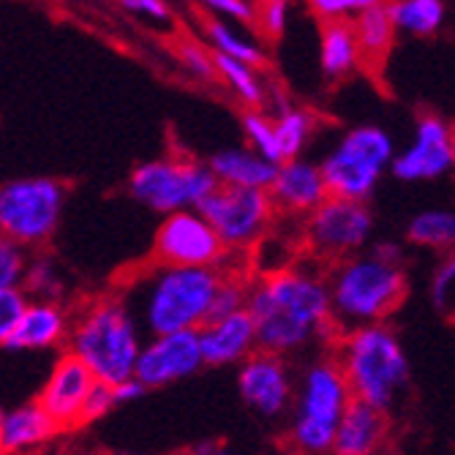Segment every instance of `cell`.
<instances>
[{"instance_id": "6da1fadb", "label": "cell", "mask_w": 455, "mask_h": 455, "mask_svg": "<svg viewBox=\"0 0 455 455\" xmlns=\"http://www.w3.org/2000/svg\"><path fill=\"white\" fill-rule=\"evenodd\" d=\"M245 311L254 322L259 352L283 360L336 336L324 267L314 262L262 273L248 286Z\"/></svg>"}, {"instance_id": "7a4b0ae2", "label": "cell", "mask_w": 455, "mask_h": 455, "mask_svg": "<svg viewBox=\"0 0 455 455\" xmlns=\"http://www.w3.org/2000/svg\"><path fill=\"white\" fill-rule=\"evenodd\" d=\"M224 275V267H170L153 262L129 278L120 298L145 339L196 333L213 316Z\"/></svg>"}, {"instance_id": "3957f363", "label": "cell", "mask_w": 455, "mask_h": 455, "mask_svg": "<svg viewBox=\"0 0 455 455\" xmlns=\"http://www.w3.org/2000/svg\"><path fill=\"white\" fill-rule=\"evenodd\" d=\"M336 333L387 322L409 292L403 254L395 243H377L324 270Z\"/></svg>"}, {"instance_id": "277c9868", "label": "cell", "mask_w": 455, "mask_h": 455, "mask_svg": "<svg viewBox=\"0 0 455 455\" xmlns=\"http://www.w3.org/2000/svg\"><path fill=\"white\" fill-rule=\"evenodd\" d=\"M145 333L120 295L99 298L71 316L66 355L85 365L93 379L117 387L134 379Z\"/></svg>"}, {"instance_id": "5b68a950", "label": "cell", "mask_w": 455, "mask_h": 455, "mask_svg": "<svg viewBox=\"0 0 455 455\" xmlns=\"http://www.w3.org/2000/svg\"><path fill=\"white\" fill-rule=\"evenodd\" d=\"M336 360L349 385L352 401L374 406L385 415L401 403L409 390V355L401 336L387 322L341 333Z\"/></svg>"}, {"instance_id": "8992f818", "label": "cell", "mask_w": 455, "mask_h": 455, "mask_svg": "<svg viewBox=\"0 0 455 455\" xmlns=\"http://www.w3.org/2000/svg\"><path fill=\"white\" fill-rule=\"evenodd\" d=\"M349 403L352 393L336 355L308 360L295 379V398L286 415L289 455H333L336 428Z\"/></svg>"}, {"instance_id": "52a82bcc", "label": "cell", "mask_w": 455, "mask_h": 455, "mask_svg": "<svg viewBox=\"0 0 455 455\" xmlns=\"http://www.w3.org/2000/svg\"><path fill=\"white\" fill-rule=\"evenodd\" d=\"M393 158V137L374 123H360L347 129L333 150L319 161V172L330 196L368 202L379 188L385 172H390Z\"/></svg>"}, {"instance_id": "ba28073f", "label": "cell", "mask_w": 455, "mask_h": 455, "mask_svg": "<svg viewBox=\"0 0 455 455\" xmlns=\"http://www.w3.org/2000/svg\"><path fill=\"white\" fill-rule=\"evenodd\" d=\"M216 186L208 164L186 156L142 161L129 178V194L134 202L161 216L196 211Z\"/></svg>"}, {"instance_id": "9c48e42d", "label": "cell", "mask_w": 455, "mask_h": 455, "mask_svg": "<svg viewBox=\"0 0 455 455\" xmlns=\"http://www.w3.org/2000/svg\"><path fill=\"white\" fill-rule=\"evenodd\" d=\"M66 208V186L55 178H17L0 186V235L41 248L52 240Z\"/></svg>"}, {"instance_id": "30bf717a", "label": "cell", "mask_w": 455, "mask_h": 455, "mask_svg": "<svg viewBox=\"0 0 455 455\" xmlns=\"http://www.w3.org/2000/svg\"><path fill=\"white\" fill-rule=\"evenodd\" d=\"M374 227L377 219L368 202L327 196L311 216L303 219L300 237L314 265L333 267L371 248Z\"/></svg>"}, {"instance_id": "8fae6325", "label": "cell", "mask_w": 455, "mask_h": 455, "mask_svg": "<svg viewBox=\"0 0 455 455\" xmlns=\"http://www.w3.org/2000/svg\"><path fill=\"white\" fill-rule=\"evenodd\" d=\"M196 211L213 227L227 251H248L259 245L278 216L267 191L229 186H216Z\"/></svg>"}, {"instance_id": "7c38bea8", "label": "cell", "mask_w": 455, "mask_h": 455, "mask_svg": "<svg viewBox=\"0 0 455 455\" xmlns=\"http://www.w3.org/2000/svg\"><path fill=\"white\" fill-rule=\"evenodd\" d=\"M229 251L199 211L164 216L153 235V262L170 267H224Z\"/></svg>"}, {"instance_id": "4fadbf2b", "label": "cell", "mask_w": 455, "mask_h": 455, "mask_svg": "<svg viewBox=\"0 0 455 455\" xmlns=\"http://www.w3.org/2000/svg\"><path fill=\"white\" fill-rule=\"evenodd\" d=\"M452 132L455 126L436 112H423L415 120L409 142L395 150L390 172L401 183H431L452 172Z\"/></svg>"}, {"instance_id": "5bb4252c", "label": "cell", "mask_w": 455, "mask_h": 455, "mask_svg": "<svg viewBox=\"0 0 455 455\" xmlns=\"http://www.w3.org/2000/svg\"><path fill=\"white\" fill-rule=\"evenodd\" d=\"M237 390L243 403L262 420H281L289 415L295 398V374L283 357L254 352L237 365Z\"/></svg>"}, {"instance_id": "9a60e30c", "label": "cell", "mask_w": 455, "mask_h": 455, "mask_svg": "<svg viewBox=\"0 0 455 455\" xmlns=\"http://www.w3.org/2000/svg\"><path fill=\"white\" fill-rule=\"evenodd\" d=\"M199 368H204V360L196 333L153 336L140 349L134 379L145 390H158L199 374Z\"/></svg>"}, {"instance_id": "2e32d148", "label": "cell", "mask_w": 455, "mask_h": 455, "mask_svg": "<svg viewBox=\"0 0 455 455\" xmlns=\"http://www.w3.org/2000/svg\"><path fill=\"white\" fill-rule=\"evenodd\" d=\"M99 382L93 379L91 371L82 365L79 360H74L71 355H60L50 374L41 385L36 403L50 415V420L60 428V431H74L79 428V418L82 409H85V401L91 398L93 387Z\"/></svg>"}, {"instance_id": "e0dca14e", "label": "cell", "mask_w": 455, "mask_h": 455, "mask_svg": "<svg viewBox=\"0 0 455 455\" xmlns=\"http://www.w3.org/2000/svg\"><path fill=\"white\" fill-rule=\"evenodd\" d=\"M275 213L306 219L330 196L319 164L308 158H292L275 167V178L267 188Z\"/></svg>"}, {"instance_id": "ac0fdd59", "label": "cell", "mask_w": 455, "mask_h": 455, "mask_svg": "<svg viewBox=\"0 0 455 455\" xmlns=\"http://www.w3.org/2000/svg\"><path fill=\"white\" fill-rule=\"evenodd\" d=\"M196 336H199L204 365H213V368L240 365L259 349L254 322L245 308L204 322L196 330Z\"/></svg>"}, {"instance_id": "d6986e66", "label": "cell", "mask_w": 455, "mask_h": 455, "mask_svg": "<svg viewBox=\"0 0 455 455\" xmlns=\"http://www.w3.org/2000/svg\"><path fill=\"white\" fill-rule=\"evenodd\" d=\"M60 434L36 401L20 403L0 415V455H38Z\"/></svg>"}, {"instance_id": "ffe728a7", "label": "cell", "mask_w": 455, "mask_h": 455, "mask_svg": "<svg viewBox=\"0 0 455 455\" xmlns=\"http://www.w3.org/2000/svg\"><path fill=\"white\" fill-rule=\"evenodd\" d=\"M71 314L55 300H30L6 349L14 352H50L66 344Z\"/></svg>"}, {"instance_id": "44dd1931", "label": "cell", "mask_w": 455, "mask_h": 455, "mask_svg": "<svg viewBox=\"0 0 455 455\" xmlns=\"http://www.w3.org/2000/svg\"><path fill=\"white\" fill-rule=\"evenodd\" d=\"M387 444L390 420L385 411L352 401L336 428L333 455H385Z\"/></svg>"}, {"instance_id": "7402d4cb", "label": "cell", "mask_w": 455, "mask_h": 455, "mask_svg": "<svg viewBox=\"0 0 455 455\" xmlns=\"http://www.w3.org/2000/svg\"><path fill=\"white\" fill-rule=\"evenodd\" d=\"M199 12V30H202V41L204 47H208L213 55L219 58H229V60H237V63H245L251 68H259L265 71L267 66V50L265 44L257 38L254 30L248 28H240V25H232V22H224L208 12Z\"/></svg>"}, {"instance_id": "603a6c76", "label": "cell", "mask_w": 455, "mask_h": 455, "mask_svg": "<svg viewBox=\"0 0 455 455\" xmlns=\"http://www.w3.org/2000/svg\"><path fill=\"white\" fill-rule=\"evenodd\" d=\"M352 33L360 50V63L368 74L382 71L387 63L393 44H395V28L387 14V4L382 0H368V4L352 17Z\"/></svg>"}, {"instance_id": "cb8c5ba5", "label": "cell", "mask_w": 455, "mask_h": 455, "mask_svg": "<svg viewBox=\"0 0 455 455\" xmlns=\"http://www.w3.org/2000/svg\"><path fill=\"white\" fill-rule=\"evenodd\" d=\"M208 170L219 186H229V188L267 191L275 178V164L265 161L262 156H257L245 145L221 148L219 153L211 156Z\"/></svg>"}, {"instance_id": "d4e9b609", "label": "cell", "mask_w": 455, "mask_h": 455, "mask_svg": "<svg viewBox=\"0 0 455 455\" xmlns=\"http://www.w3.org/2000/svg\"><path fill=\"white\" fill-rule=\"evenodd\" d=\"M319 68L330 82H341L363 68L352 22L319 25Z\"/></svg>"}, {"instance_id": "484cf974", "label": "cell", "mask_w": 455, "mask_h": 455, "mask_svg": "<svg viewBox=\"0 0 455 455\" xmlns=\"http://www.w3.org/2000/svg\"><path fill=\"white\" fill-rule=\"evenodd\" d=\"M213 63H216V85H224L245 109H265V104H270L273 93L265 79V71L219 55H213Z\"/></svg>"}, {"instance_id": "4316f807", "label": "cell", "mask_w": 455, "mask_h": 455, "mask_svg": "<svg viewBox=\"0 0 455 455\" xmlns=\"http://www.w3.org/2000/svg\"><path fill=\"white\" fill-rule=\"evenodd\" d=\"M406 240L439 257L455 251V208H426L406 224Z\"/></svg>"}, {"instance_id": "83f0119b", "label": "cell", "mask_w": 455, "mask_h": 455, "mask_svg": "<svg viewBox=\"0 0 455 455\" xmlns=\"http://www.w3.org/2000/svg\"><path fill=\"white\" fill-rule=\"evenodd\" d=\"M273 117V132L281 164L303 158V150L308 148L314 132H316V115L311 109L295 107V104H278V112Z\"/></svg>"}, {"instance_id": "f1b7e54d", "label": "cell", "mask_w": 455, "mask_h": 455, "mask_svg": "<svg viewBox=\"0 0 455 455\" xmlns=\"http://www.w3.org/2000/svg\"><path fill=\"white\" fill-rule=\"evenodd\" d=\"M387 14L395 33L431 38L442 30L447 20V6L442 0H395V4H387Z\"/></svg>"}, {"instance_id": "f546056e", "label": "cell", "mask_w": 455, "mask_h": 455, "mask_svg": "<svg viewBox=\"0 0 455 455\" xmlns=\"http://www.w3.org/2000/svg\"><path fill=\"white\" fill-rule=\"evenodd\" d=\"M22 292L30 300H55V303H60L63 273H60L58 262L50 254H44V251L30 254L25 281H22Z\"/></svg>"}, {"instance_id": "4dcf8cb0", "label": "cell", "mask_w": 455, "mask_h": 455, "mask_svg": "<svg viewBox=\"0 0 455 455\" xmlns=\"http://www.w3.org/2000/svg\"><path fill=\"white\" fill-rule=\"evenodd\" d=\"M428 300L444 322L455 324V251L436 262L428 281Z\"/></svg>"}, {"instance_id": "1f68e13d", "label": "cell", "mask_w": 455, "mask_h": 455, "mask_svg": "<svg viewBox=\"0 0 455 455\" xmlns=\"http://www.w3.org/2000/svg\"><path fill=\"white\" fill-rule=\"evenodd\" d=\"M243 134H245V148H251L257 156H262L270 164H281L278 145H275V132H273V117L265 109H245L243 112Z\"/></svg>"}, {"instance_id": "d6a6232c", "label": "cell", "mask_w": 455, "mask_h": 455, "mask_svg": "<svg viewBox=\"0 0 455 455\" xmlns=\"http://www.w3.org/2000/svg\"><path fill=\"white\" fill-rule=\"evenodd\" d=\"M172 50H175V58H178L183 71H188L199 82H211V85H216L213 52L204 47L202 38H196V36H178Z\"/></svg>"}, {"instance_id": "836d02e7", "label": "cell", "mask_w": 455, "mask_h": 455, "mask_svg": "<svg viewBox=\"0 0 455 455\" xmlns=\"http://www.w3.org/2000/svg\"><path fill=\"white\" fill-rule=\"evenodd\" d=\"M30 251L0 235V289H22Z\"/></svg>"}, {"instance_id": "e575fe53", "label": "cell", "mask_w": 455, "mask_h": 455, "mask_svg": "<svg viewBox=\"0 0 455 455\" xmlns=\"http://www.w3.org/2000/svg\"><path fill=\"white\" fill-rule=\"evenodd\" d=\"M289 4L283 0H267V4H257V22H254V33L262 41H278L286 33L289 25Z\"/></svg>"}, {"instance_id": "d590c367", "label": "cell", "mask_w": 455, "mask_h": 455, "mask_svg": "<svg viewBox=\"0 0 455 455\" xmlns=\"http://www.w3.org/2000/svg\"><path fill=\"white\" fill-rule=\"evenodd\" d=\"M28 303H30V298L22 292V289H0V347L4 349L12 341Z\"/></svg>"}, {"instance_id": "8d00e7d4", "label": "cell", "mask_w": 455, "mask_h": 455, "mask_svg": "<svg viewBox=\"0 0 455 455\" xmlns=\"http://www.w3.org/2000/svg\"><path fill=\"white\" fill-rule=\"evenodd\" d=\"M248 286L251 281H245L243 273H229L224 275L221 281V289H219V298H216V306H213V316H227V314H235V311H243L245 308V300H248Z\"/></svg>"}, {"instance_id": "74e56055", "label": "cell", "mask_w": 455, "mask_h": 455, "mask_svg": "<svg viewBox=\"0 0 455 455\" xmlns=\"http://www.w3.org/2000/svg\"><path fill=\"white\" fill-rule=\"evenodd\" d=\"M199 9L248 30H254V22H257V4H251V0H208V4H202Z\"/></svg>"}, {"instance_id": "f35d334b", "label": "cell", "mask_w": 455, "mask_h": 455, "mask_svg": "<svg viewBox=\"0 0 455 455\" xmlns=\"http://www.w3.org/2000/svg\"><path fill=\"white\" fill-rule=\"evenodd\" d=\"M365 4L368 0H311L308 12L319 25H324V22H352V17Z\"/></svg>"}, {"instance_id": "ab89813d", "label": "cell", "mask_w": 455, "mask_h": 455, "mask_svg": "<svg viewBox=\"0 0 455 455\" xmlns=\"http://www.w3.org/2000/svg\"><path fill=\"white\" fill-rule=\"evenodd\" d=\"M120 9L134 14L137 20H142L153 28H172L175 25V12L170 4H164V0H126V4H120Z\"/></svg>"}, {"instance_id": "60d3db41", "label": "cell", "mask_w": 455, "mask_h": 455, "mask_svg": "<svg viewBox=\"0 0 455 455\" xmlns=\"http://www.w3.org/2000/svg\"><path fill=\"white\" fill-rule=\"evenodd\" d=\"M115 409V395H112V387L107 385H96L91 398L85 401V409H82V418H79V428L82 426H93L99 423L101 418H107L109 411Z\"/></svg>"}, {"instance_id": "b9f144b4", "label": "cell", "mask_w": 455, "mask_h": 455, "mask_svg": "<svg viewBox=\"0 0 455 455\" xmlns=\"http://www.w3.org/2000/svg\"><path fill=\"white\" fill-rule=\"evenodd\" d=\"M148 390L137 382V379H129L117 387H112V395H115V406H123V403H134L145 395Z\"/></svg>"}, {"instance_id": "7bdbcfd3", "label": "cell", "mask_w": 455, "mask_h": 455, "mask_svg": "<svg viewBox=\"0 0 455 455\" xmlns=\"http://www.w3.org/2000/svg\"><path fill=\"white\" fill-rule=\"evenodd\" d=\"M194 455H235V452L227 450V447H221V444H199L194 450Z\"/></svg>"}, {"instance_id": "ee69618b", "label": "cell", "mask_w": 455, "mask_h": 455, "mask_svg": "<svg viewBox=\"0 0 455 455\" xmlns=\"http://www.w3.org/2000/svg\"><path fill=\"white\" fill-rule=\"evenodd\" d=\"M452 172H455V132H452Z\"/></svg>"}, {"instance_id": "f6af8a7d", "label": "cell", "mask_w": 455, "mask_h": 455, "mask_svg": "<svg viewBox=\"0 0 455 455\" xmlns=\"http://www.w3.org/2000/svg\"><path fill=\"white\" fill-rule=\"evenodd\" d=\"M107 455H137V452H107Z\"/></svg>"}, {"instance_id": "bcb514c9", "label": "cell", "mask_w": 455, "mask_h": 455, "mask_svg": "<svg viewBox=\"0 0 455 455\" xmlns=\"http://www.w3.org/2000/svg\"><path fill=\"white\" fill-rule=\"evenodd\" d=\"M0 415H4V409H0Z\"/></svg>"}, {"instance_id": "7dc6e473", "label": "cell", "mask_w": 455, "mask_h": 455, "mask_svg": "<svg viewBox=\"0 0 455 455\" xmlns=\"http://www.w3.org/2000/svg\"><path fill=\"white\" fill-rule=\"evenodd\" d=\"M385 455H387V452H385Z\"/></svg>"}]
</instances>
